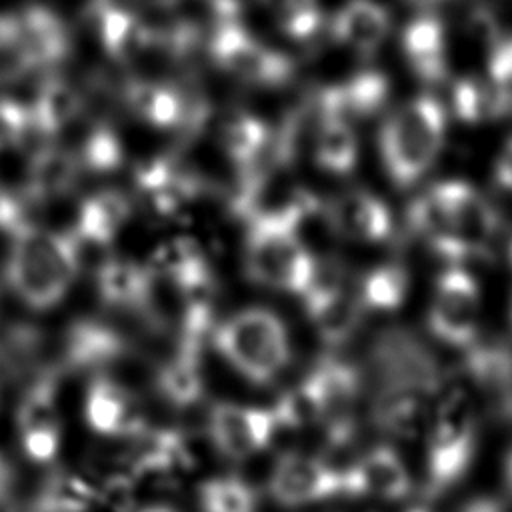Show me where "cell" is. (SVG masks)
<instances>
[{
    "instance_id": "cell-1",
    "label": "cell",
    "mask_w": 512,
    "mask_h": 512,
    "mask_svg": "<svg viewBox=\"0 0 512 512\" xmlns=\"http://www.w3.org/2000/svg\"><path fill=\"white\" fill-rule=\"evenodd\" d=\"M368 374L374 426L398 438L426 432L444 376L424 340L402 326L380 330L368 348Z\"/></svg>"
},
{
    "instance_id": "cell-2",
    "label": "cell",
    "mask_w": 512,
    "mask_h": 512,
    "mask_svg": "<svg viewBox=\"0 0 512 512\" xmlns=\"http://www.w3.org/2000/svg\"><path fill=\"white\" fill-rule=\"evenodd\" d=\"M80 268L74 232H56L24 222L10 234L4 280L32 310H50L70 292Z\"/></svg>"
},
{
    "instance_id": "cell-3",
    "label": "cell",
    "mask_w": 512,
    "mask_h": 512,
    "mask_svg": "<svg viewBox=\"0 0 512 512\" xmlns=\"http://www.w3.org/2000/svg\"><path fill=\"white\" fill-rule=\"evenodd\" d=\"M212 346L248 382L270 384L290 362L286 324L268 308H244L216 322Z\"/></svg>"
},
{
    "instance_id": "cell-4",
    "label": "cell",
    "mask_w": 512,
    "mask_h": 512,
    "mask_svg": "<svg viewBox=\"0 0 512 512\" xmlns=\"http://www.w3.org/2000/svg\"><path fill=\"white\" fill-rule=\"evenodd\" d=\"M446 116L434 96H418L386 118L380 130V154L388 178L398 188H410L436 160Z\"/></svg>"
},
{
    "instance_id": "cell-5",
    "label": "cell",
    "mask_w": 512,
    "mask_h": 512,
    "mask_svg": "<svg viewBox=\"0 0 512 512\" xmlns=\"http://www.w3.org/2000/svg\"><path fill=\"white\" fill-rule=\"evenodd\" d=\"M426 434V494L438 496L460 482L472 464L476 418L470 400L460 392L440 396Z\"/></svg>"
},
{
    "instance_id": "cell-6",
    "label": "cell",
    "mask_w": 512,
    "mask_h": 512,
    "mask_svg": "<svg viewBox=\"0 0 512 512\" xmlns=\"http://www.w3.org/2000/svg\"><path fill=\"white\" fill-rule=\"evenodd\" d=\"M316 260L298 236V230L266 222H248L244 242V268L252 282L274 290L304 294Z\"/></svg>"
},
{
    "instance_id": "cell-7",
    "label": "cell",
    "mask_w": 512,
    "mask_h": 512,
    "mask_svg": "<svg viewBox=\"0 0 512 512\" xmlns=\"http://www.w3.org/2000/svg\"><path fill=\"white\" fill-rule=\"evenodd\" d=\"M210 56L220 70L250 86H282L294 74V62L250 34L238 16H218Z\"/></svg>"
},
{
    "instance_id": "cell-8",
    "label": "cell",
    "mask_w": 512,
    "mask_h": 512,
    "mask_svg": "<svg viewBox=\"0 0 512 512\" xmlns=\"http://www.w3.org/2000/svg\"><path fill=\"white\" fill-rule=\"evenodd\" d=\"M446 216L448 240L436 252L454 266L470 258H488V242L498 228V216L488 200L468 182L446 180L434 184Z\"/></svg>"
},
{
    "instance_id": "cell-9",
    "label": "cell",
    "mask_w": 512,
    "mask_h": 512,
    "mask_svg": "<svg viewBox=\"0 0 512 512\" xmlns=\"http://www.w3.org/2000/svg\"><path fill=\"white\" fill-rule=\"evenodd\" d=\"M58 374V368L40 370L28 384L16 410L20 446L32 462H50L60 450L62 428L56 402Z\"/></svg>"
},
{
    "instance_id": "cell-10",
    "label": "cell",
    "mask_w": 512,
    "mask_h": 512,
    "mask_svg": "<svg viewBox=\"0 0 512 512\" xmlns=\"http://www.w3.org/2000/svg\"><path fill=\"white\" fill-rule=\"evenodd\" d=\"M480 296L468 270L452 266L436 280L428 310L430 332L450 346H470L478 328Z\"/></svg>"
},
{
    "instance_id": "cell-11",
    "label": "cell",
    "mask_w": 512,
    "mask_h": 512,
    "mask_svg": "<svg viewBox=\"0 0 512 512\" xmlns=\"http://www.w3.org/2000/svg\"><path fill=\"white\" fill-rule=\"evenodd\" d=\"M280 428L274 408L216 402L206 420L212 446L228 460H244L262 452Z\"/></svg>"
},
{
    "instance_id": "cell-12",
    "label": "cell",
    "mask_w": 512,
    "mask_h": 512,
    "mask_svg": "<svg viewBox=\"0 0 512 512\" xmlns=\"http://www.w3.org/2000/svg\"><path fill=\"white\" fill-rule=\"evenodd\" d=\"M70 46V30L54 10L30 4L14 14V36L8 50L14 54L16 68L50 70L66 60Z\"/></svg>"
},
{
    "instance_id": "cell-13",
    "label": "cell",
    "mask_w": 512,
    "mask_h": 512,
    "mask_svg": "<svg viewBox=\"0 0 512 512\" xmlns=\"http://www.w3.org/2000/svg\"><path fill=\"white\" fill-rule=\"evenodd\" d=\"M268 492L276 504L286 508L326 500L344 494L342 470H336L314 456L286 452L270 470Z\"/></svg>"
},
{
    "instance_id": "cell-14",
    "label": "cell",
    "mask_w": 512,
    "mask_h": 512,
    "mask_svg": "<svg viewBox=\"0 0 512 512\" xmlns=\"http://www.w3.org/2000/svg\"><path fill=\"white\" fill-rule=\"evenodd\" d=\"M130 350L128 340L114 326L82 318L70 324L64 334L58 358V372H102L120 362Z\"/></svg>"
},
{
    "instance_id": "cell-15",
    "label": "cell",
    "mask_w": 512,
    "mask_h": 512,
    "mask_svg": "<svg viewBox=\"0 0 512 512\" xmlns=\"http://www.w3.org/2000/svg\"><path fill=\"white\" fill-rule=\"evenodd\" d=\"M344 494L400 500L410 492V476L402 458L388 446L366 452L348 470H342Z\"/></svg>"
},
{
    "instance_id": "cell-16",
    "label": "cell",
    "mask_w": 512,
    "mask_h": 512,
    "mask_svg": "<svg viewBox=\"0 0 512 512\" xmlns=\"http://www.w3.org/2000/svg\"><path fill=\"white\" fill-rule=\"evenodd\" d=\"M84 418L86 424L102 436H134L146 426L132 394L106 376H96L88 384Z\"/></svg>"
},
{
    "instance_id": "cell-17",
    "label": "cell",
    "mask_w": 512,
    "mask_h": 512,
    "mask_svg": "<svg viewBox=\"0 0 512 512\" xmlns=\"http://www.w3.org/2000/svg\"><path fill=\"white\" fill-rule=\"evenodd\" d=\"M388 98V78L376 70H362L340 84L322 88L314 96V110L320 118H360L382 108Z\"/></svg>"
},
{
    "instance_id": "cell-18",
    "label": "cell",
    "mask_w": 512,
    "mask_h": 512,
    "mask_svg": "<svg viewBox=\"0 0 512 512\" xmlns=\"http://www.w3.org/2000/svg\"><path fill=\"white\" fill-rule=\"evenodd\" d=\"M328 224L344 238L380 242L392 230L386 204L366 190H346L328 204Z\"/></svg>"
},
{
    "instance_id": "cell-19",
    "label": "cell",
    "mask_w": 512,
    "mask_h": 512,
    "mask_svg": "<svg viewBox=\"0 0 512 512\" xmlns=\"http://www.w3.org/2000/svg\"><path fill=\"white\" fill-rule=\"evenodd\" d=\"M156 274L150 264H138L128 258H110L96 272V288L112 308L130 312H148L152 304Z\"/></svg>"
},
{
    "instance_id": "cell-20",
    "label": "cell",
    "mask_w": 512,
    "mask_h": 512,
    "mask_svg": "<svg viewBox=\"0 0 512 512\" xmlns=\"http://www.w3.org/2000/svg\"><path fill=\"white\" fill-rule=\"evenodd\" d=\"M150 268L166 278L186 298L206 296L212 284V270L206 254L192 238H170L162 242L152 256Z\"/></svg>"
},
{
    "instance_id": "cell-21",
    "label": "cell",
    "mask_w": 512,
    "mask_h": 512,
    "mask_svg": "<svg viewBox=\"0 0 512 512\" xmlns=\"http://www.w3.org/2000/svg\"><path fill=\"white\" fill-rule=\"evenodd\" d=\"M92 20L104 50L116 60L136 58L156 42L150 26L112 0H96L92 4Z\"/></svg>"
},
{
    "instance_id": "cell-22",
    "label": "cell",
    "mask_w": 512,
    "mask_h": 512,
    "mask_svg": "<svg viewBox=\"0 0 512 512\" xmlns=\"http://www.w3.org/2000/svg\"><path fill=\"white\" fill-rule=\"evenodd\" d=\"M304 384L316 398L320 420L328 424L348 416V406L356 400L362 388V372L350 362L326 356L316 362L304 378Z\"/></svg>"
},
{
    "instance_id": "cell-23",
    "label": "cell",
    "mask_w": 512,
    "mask_h": 512,
    "mask_svg": "<svg viewBox=\"0 0 512 512\" xmlns=\"http://www.w3.org/2000/svg\"><path fill=\"white\" fill-rule=\"evenodd\" d=\"M390 30L388 10L374 0H350L332 20V36L338 44L368 58L384 42Z\"/></svg>"
},
{
    "instance_id": "cell-24",
    "label": "cell",
    "mask_w": 512,
    "mask_h": 512,
    "mask_svg": "<svg viewBox=\"0 0 512 512\" xmlns=\"http://www.w3.org/2000/svg\"><path fill=\"white\" fill-rule=\"evenodd\" d=\"M464 370L482 392L494 398L500 414L512 416V348L508 344H470Z\"/></svg>"
},
{
    "instance_id": "cell-25",
    "label": "cell",
    "mask_w": 512,
    "mask_h": 512,
    "mask_svg": "<svg viewBox=\"0 0 512 512\" xmlns=\"http://www.w3.org/2000/svg\"><path fill=\"white\" fill-rule=\"evenodd\" d=\"M402 50L412 72L424 82H442L448 74L444 26L438 18L422 14L406 24Z\"/></svg>"
},
{
    "instance_id": "cell-26",
    "label": "cell",
    "mask_w": 512,
    "mask_h": 512,
    "mask_svg": "<svg viewBox=\"0 0 512 512\" xmlns=\"http://www.w3.org/2000/svg\"><path fill=\"white\" fill-rule=\"evenodd\" d=\"M126 108L154 128H174L186 118L184 96L166 82L132 78L122 88Z\"/></svg>"
},
{
    "instance_id": "cell-27",
    "label": "cell",
    "mask_w": 512,
    "mask_h": 512,
    "mask_svg": "<svg viewBox=\"0 0 512 512\" xmlns=\"http://www.w3.org/2000/svg\"><path fill=\"white\" fill-rule=\"evenodd\" d=\"M136 184L154 210L174 214L190 204L198 194V182L168 158H158L142 166L136 174Z\"/></svg>"
},
{
    "instance_id": "cell-28",
    "label": "cell",
    "mask_w": 512,
    "mask_h": 512,
    "mask_svg": "<svg viewBox=\"0 0 512 512\" xmlns=\"http://www.w3.org/2000/svg\"><path fill=\"white\" fill-rule=\"evenodd\" d=\"M130 214V200L122 192L100 190L80 204L72 232L78 242L104 246L122 232L130 220Z\"/></svg>"
},
{
    "instance_id": "cell-29",
    "label": "cell",
    "mask_w": 512,
    "mask_h": 512,
    "mask_svg": "<svg viewBox=\"0 0 512 512\" xmlns=\"http://www.w3.org/2000/svg\"><path fill=\"white\" fill-rule=\"evenodd\" d=\"M80 172V160L58 146L38 150L26 170V196L32 202H50L72 190Z\"/></svg>"
},
{
    "instance_id": "cell-30",
    "label": "cell",
    "mask_w": 512,
    "mask_h": 512,
    "mask_svg": "<svg viewBox=\"0 0 512 512\" xmlns=\"http://www.w3.org/2000/svg\"><path fill=\"white\" fill-rule=\"evenodd\" d=\"M80 108L82 102L74 86L58 76H48L28 106L30 126L44 136H56L76 120Z\"/></svg>"
},
{
    "instance_id": "cell-31",
    "label": "cell",
    "mask_w": 512,
    "mask_h": 512,
    "mask_svg": "<svg viewBox=\"0 0 512 512\" xmlns=\"http://www.w3.org/2000/svg\"><path fill=\"white\" fill-rule=\"evenodd\" d=\"M136 446L132 450V470L140 474L166 476L186 466L188 452L184 436L176 430H150L144 426L134 436Z\"/></svg>"
},
{
    "instance_id": "cell-32",
    "label": "cell",
    "mask_w": 512,
    "mask_h": 512,
    "mask_svg": "<svg viewBox=\"0 0 512 512\" xmlns=\"http://www.w3.org/2000/svg\"><path fill=\"white\" fill-rule=\"evenodd\" d=\"M100 492L72 470H54L42 480L28 504V512H88Z\"/></svg>"
},
{
    "instance_id": "cell-33",
    "label": "cell",
    "mask_w": 512,
    "mask_h": 512,
    "mask_svg": "<svg viewBox=\"0 0 512 512\" xmlns=\"http://www.w3.org/2000/svg\"><path fill=\"white\" fill-rule=\"evenodd\" d=\"M156 388L160 396L176 408L194 406L204 392L202 354L176 346L170 360L158 368Z\"/></svg>"
},
{
    "instance_id": "cell-34",
    "label": "cell",
    "mask_w": 512,
    "mask_h": 512,
    "mask_svg": "<svg viewBox=\"0 0 512 512\" xmlns=\"http://www.w3.org/2000/svg\"><path fill=\"white\" fill-rule=\"evenodd\" d=\"M222 146L230 162L242 172L258 168L260 158L270 146V130L264 120L254 114H236L230 118L222 132Z\"/></svg>"
},
{
    "instance_id": "cell-35",
    "label": "cell",
    "mask_w": 512,
    "mask_h": 512,
    "mask_svg": "<svg viewBox=\"0 0 512 512\" xmlns=\"http://www.w3.org/2000/svg\"><path fill=\"white\" fill-rule=\"evenodd\" d=\"M304 306L322 340L332 346L342 344L354 334L364 310L360 298L350 296L346 290H340Z\"/></svg>"
},
{
    "instance_id": "cell-36",
    "label": "cell",
    "mask_w": 512,
    "mask_h": 512,
    "mask_svg": "<svg viewBox=\"0 0 512 512\" xmlns=\"http://www.w3.org/2000/svg\"><path fill=\"white\" fill-rule=\"evenodd\" d=\"M314 160L330 174H348L358 160V140L342 118H320L314 132Z\"/></svg>"
},
{
    "instance_id": "cell-37",
    "label": "cell",
    "mask_w": 512,
    "mask_h": 512,
    "mask_svg": "<svg viewBox=\"0 0 512 512\" xmlns=\"http://www.w3.org/2000/svg\"><path fill=\"white\" fill-rule=\"evenodd\" d=\"M454 114L466 124H482L496 120L506 112L504 100L490 82L462 78L452 90Z\"/></svg>"
},
{
    "instance_id": "cell-38",
    "label": "cell",
    "mask_w": 512,
    "mask_h": 512,
    "mask_svg": "<svg viewBox=\"0 0 512 512\" xmlns=\"http://www.w3.org/2000/svg\"><path fill=\"white\" fill-rule=\"evenodd\" d=\"M406 294L408 272L400 264H382L362 278L358 298L364 308L392 312L404 304Z\"/></svg>"
},
{
    "instance_id": "cell-39",
    "label": "cell",
    "mask_w": 512,
    "mask_h": 512,
    "mask_svg": "<svg viewBox=\"0 0 512 512\" xmlns=\"http://www.w3.org/2000/svg\"><path fill=\"white\" fill-rule=\"evenodd\" d=\"M202 512H258L254 490L238 476L208 478L198 488Z\"/></svg>"
},
{
    "instance_id": "cell-40",
    "label": "cell",
    "mask_w": 512,
    "mask_h": 512,
    "mask_svg": "<svg viewBox=\"0 0 512 512\" xmlns=\"http://www.w3.org/2000/svg\"><path fill=\"white\" fill-rule=\"evenodd\" d=\"M42 354V336L30 326H10L0 332V376L26 374Z\"/></svg>"
},
{
    "instance_id": "cell-41",
    "label": "cell",
    "mask_w": 512,
    "mask_h": 512,
    "mask_svg": "<svg viewBox=\"0 0 512 512\" xmlns=\"http://www.w3.org/2000/svg\"><path fill=\"white\" fill-rule=\"evenodd\" d=\"M276 26L294 40L316 34L322 22L318 0H260Z\"/></svg>"
},
{
    "instance_id": "cell-42",
    "label": "cell",
    "mask_w": 512,
    "mask_h": 512,
    "mask_svg": "<svg viewBox=\"0 0 512 512\" xmlns=\"http://www.w3.org/2000/svg\"><path fill=\"white\" fill-rule=\"evenodd\" d=\"M80 162L96 172H110L122 162V144L110 128H96L84 142Z\"/></svg>"
},
{
    "instance_id": "cell-43",
    "label": "cell",
    "mask_w": 512,
    "mask_h": 512,
    "mask_svg": "<svg viewBox=\"0 0 512 512\" xmlns=\"http://www.w3.org/2000/svg\"><path fill=\"white\" fill-rule=\"evenodd\" d=\"M488 82L498 90L504 100L506 112H512V36L496 42L488 52Z\"/></svg>"
},
{
    "instance_id": "cell-44",
    "label": "cell",
    "mask_w": 512,
    "mask_h": 512,
    "mask_svg": "<svg viewBox=\"0 0 512 512\" xmlns=\"http://www.w3.org/2000/svg\"><path fill=\"white\" fill-rule=\"evenodd\" d=\"M30 128L28 106L12 98H0V152L18 144Z\"/></svg>"
},
{
    "instance_id": "cell-45",
    "label": "cell",
    "mask_w": 512,
    "mask_h": 512,
    "mask_svg": "<svg viewBox=\"0 0 512 512\" xmlns=\"http://www.w3.org/2000/svg\"><path fill=\"white\" fill-rule=\"evenodd\" d=\"M466 34L470 38L472 44L486 48L488 52L496 46V42L502 40V32H500V24L496 22V16L492 14V10L478 6L474 8L468 18H466Z\"/></svg>"
},
{
    "instance_id": "cell-46",
    "label": "cell",
    "mask_w": 512,
    "mask_h": 512,
    "mask_svg": "<svg viewBox=\"0 0 512 512\" xmlns=\"http://www.w3.org/2000/svg\"><path fill=\"white\" fill-rule=\"evenodd\" d=\"M24 222L22 200L0 182V230L12 234Z\"/></svg>"
},
{
    "instance_id": "cell-47",
    "label": "cell",
    "mask_w": 512,
    "mask_h": 512,
    "mask_svg": "<svg viewBox=\"0 0 512 512\" xmlns=\"http://www.w3.org/2000/svg\"><path fill=\"white\" fill-rule=\"evenodd\" d=\"M494 180L500 188L512 190V138L504 144V148L496 160Z\"/></svg>"
},
{
    "instance_id": "cell-48",
    "label": "cell",
    "mask_w": 512,
    "mask_h": 512,
    "mask_svg": "<svg viewBox=\"0 0 512 512\" xmlns=\"http://www.w3.org/2000/svg\"><path fill=\"white\" fill-rule=\"evenodd\" d=\"M14 480H16L14 468L6 460V456L0 452V502H4L10 496V492L14 488Z\"/></svg>"
},
{
    "instance_id": "cell-49",
    "label": "cell",
    "mask_w": 512,
    "mask_h": 512,
    "mask_svg": "<svg viewBox=\"0 0 512 512\" xmlns=\"http://www.w3.org/2000/svg\"><path fill=\"white\" fill-rule=\"evenodd\" d=\"M14 36V14L0 12V52L10 48Z\"/></svg>"
},
{
    "instance_id": "cell-50",
    "label": "cell",
    "mask_w": 512,
    "mask_h": 512,
    "mask_svg": "<svg viewBox=\"0 0 512 512\" xmlns=\"http://www.w3.org/2000/svg\"><path fill=\"white\" fill-rule=\"evenodd\" d=\"M460 512H504V508L496 500L476 498V500H470L468 504H464Z\"/></svg>"
},
{
    "instance_id": "cell-51",
    "label": "cell",
    "mask_w": 512,
    "mask_h": 512,
    "mask_svg": "<svg viewBox=\"0 0 512 512\" xmlns=\"http://www.w3.org/2000/svg\"><path fill=\"white\" fill-rule=\"evenodd\" d=\"M144 4L152 6V8H160V10H172V8H178L190 0H142Z\"/></svg>"
},
{
    "instance_id": "cell-52",
    "label": "cell",
    "mask_w": 512,
    "mask_h": 512,
    "mask_svg": "<svg viewBox=\"0 0 512 512\" xmlns=\"http://www.w3.org/2000/svg\"><path fill=\"white\" fill-rule=\"evenodd\" d=\"M136 512H178V510H174L172 506H166V504H150V506H144Z\"/></svg>"
},
{
    "instance_id": "cell-53",
    "label": "cell",
    "mask_w": 512,
    "mask_h": 512,
    "mask_svg": "<svg viewBox=\"0 0 512 512\" xmlns=\"http://www.w3.org/2000/svg\"><path fill=\"white\" fill-rule=\"evenodd\" d=\"M506 480H508V486L512 490V450H510V454L506 458Z\"/></svg>"
},
{
    "instance_id": "cell-54",
    "label": "cell",
    "mask_w": 512,
    "mask_h": 512,
    "mask_svg": "<svg viewBox=\"0 0 512 512\" xmlns=\"http://www.w3.org/2000/svg\"><path fill=\"white\" fill-rule=\"evenodd\" d=\"M408 512H426V510H422V508H414V510H408Z\"/></svg>"
},
{
    "instance_id": "cell-55",
    "label": "cell",
    "mask_w": 512,
    "mask_h": 512,
    "mask_svg": "<svg viewBox=\"0 0 512 512\" xmlns=\"http://www.w3.org/2000/svg\"><path fill=\"white\" fill-rule=\"evenodd\" d=\"M508 254H510V262H512V242H510V250H508Z\"/></svg>"
}]
</instances>
